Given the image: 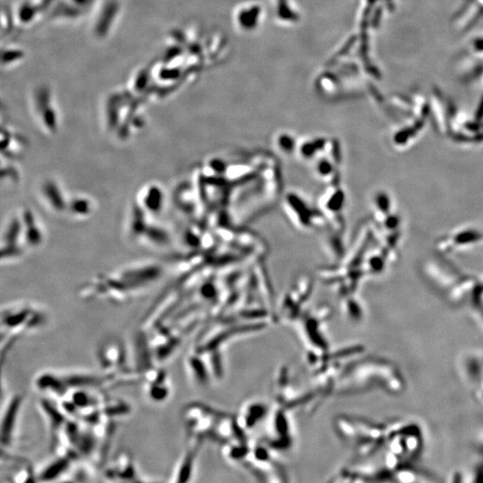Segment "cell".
Returning a JSON list of instances; mask_svg holds the SVG:
<instances>
[{
    "mask_svg": "<svg viewBox=\"0 0 483 483\" xmlns=\"http://www.w3.org/2000/svg\"><path fill=\"white\" fill-rule=\"evenodd\" d=\"M46 315L41 309L30 303H15L1 312V356L4 359L20 336L42 327Z\"/></svg>",
    "mask_w": 483,
    "mask_h": 483,
    "instance_id": "6da1fadb",
    "label": "cell"
},
{
    "mask_svg": "<svg viewBox=\"0 0 483 483\" xmlns=\"http://www.w3.org/2000/svg\"><path fill=\"white\" fill-rule=\"evenodd\" d=\"M330 318L331 310L326 306L315 311L303 312L296 322L301 325L300 330L309 347L308 351L322 354L331 349L330 342L325 331V325Z\"/></svg>",
    "mask_w": 483,
    "mask_h": 483,
    "instance_id": "7a4b0ae2",
    "label": "cell"
},
{
    "mask_svg": "<svg viewBox=\"0 0 483 483\" xmlns=\"http://www.w3.org/2000/svg\"><path fill=\"white\" fill-rule=\"evenodd\" d=\"M289 412L275 405L268 413L265 444L274 451H287L294 444V431L288 415Z\"/></svg>",
    "mask_w": 483,
    "mask_h": 483,
    "instance_id": "3957f363",
    "label": "cell"
},
{
    "mask_svg": "<svg viewBox=\"0 0 483 483\" xmlns=\"http://www.w3.org/2000/svg\"><path fill=\"white\" fill-rule=\"evenodd\" d=\"M97 357L101 370L107 373H117L131 369L127 365V351L118 339H108L98 350Z\"/></svg>",
    "mask_w": 483,
    "mask_h": 483,
    "instance_id": "277c9868",
    "label": "cell"
},
{
    "mask_svg": "<svg viewBox=\"0 0 483 483\" xmlns=\"http://www.w3.org/2000/svg\"><path fill=\"white\" fill-rule=\"evenodd\" d=\"M22 405V396L13 394L8 397L6 405L2 407L0 431L2 449L10 448L15 441V431Z\"/></svg>",
    "mask_w": 483,
    "mask_h": 483,
    "instance_id": "5b68a950",
    "label": "cell"
},
{
    "mask_svg": "<svg viewBox=\"0 0 483 483\" xmlns=\"http://www.w3.org/2000/svg\"><path fill=\"white\" fill-rule=\"evenodd\" d=\"M141 381L144 384L145 394L153 403H163L171 395L167 372L158 365L146 371L141 376Z\"/></svg>",
    "mask_w": 483,
    "mask_h": 483,
    "instance_id": "8992f818",
    "label": "cell"
},
{
    "mask_svg": "<svg viewBox=\"0 0 483 483\" xmlns=\"http://www.w3.org/2000/svg\"><path fill=\"white\" fill-rule=\"evenodd\" d=\"M107 479L119 481H139L137 470L132 457L127 453L119 454L105 469Z\"/></svg>",
    "mask_w": 483,
    "mask_h": 483,
    "instance_id": "52a82bcc",
    "label": "cell"
},
{
    "mask_svg": "<svg viewBox=\"0 0 483 483\" xmlns=\"http://www.w3.org/2000/svg\"><path fill=\"white\" fill-rule=\"evenodd\" d=\"M203 440L197 438H190L189 447L180 458L173 474V482H187L193 477L194 464L196 461L198 451Z\"/></svg>",
    "mask_w": 483,
    "mask_h": 483,
    "instance_id": "ba28073f",
    "label": "cell"
},
{
    "mask_svg": "<svg viewBox=\"0 0 483 483\" xmlns=\"http://www.w3.org/2000/svg\"><path fill=\"white\" fill-rule=\"evenodd\" d=\"M270 409L261 401H250L242 406L236 415L238 424L246 431L256 427L261 420L268 418Z\"/></svg>",
    "mask_w": 483,
    "mask_h": 483,
    "instance_id": "9c48e42d",
    "label": "cell"
},
{
    "mask_svg": "<svg viewBox=\"0 0 483 483\" xmlns=\"http://www.w3.org/2000/svg\"><path fill=\"white\" fill-rule=\"evenodd\" d=\"M186 369L190 379L197 386H208L213 378L204 355L195 350L186 358Z\"/></svg>",
    "mask_w": 483,
    "mask_h": 483,
    "instance_id": "30bf717a",
    "label": "cell"
},
{
    "mask_svg": "<svg viewBox=\"0 0 483 483\" xmlns=\"http://www.w3.org/2000/svg\"><path fill=\"white\" fill-rule=\"evenodd\" d=\"M75 460L69 457L56 455V458L42 465L41 468L35 472V478L39 481H49L64 478L69 472L71 466Z\"/></svg>",
    "mask_w": 483,
    "mask_h": 483,
    "instance_id": "8fae6325",
    "label": "cell"
}]
</instances>
